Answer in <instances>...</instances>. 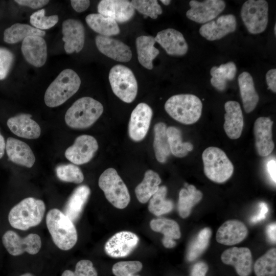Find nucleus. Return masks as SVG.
<instances>
[{
  "instance_id": "obj_15",
  "label": "nucleus",
  "mask_w": 276,
  "mask_h": 276,
  "mask_svg": "<svg viewBox=\"0 0 276 276\" xmlns=\"http://www.w3.org/2000/svg\"><path fill=\"white\" fill-rule=\"evenodd\" d=\"M62 40L67 54L79 53L83 49L85 41V29L79 20L70 18L62 24Z\"/></svg>"
},
{
  "instance_id": "obj_26",
  "label": "nucleus",
  "mask_w": 276,
  "mask_h": 276,
  "mask_svg": "<svg viewBox=\"0 0 276 276\" xmlns=\"http://www.w3.org/2000/svg\"><path fill=\"white\" fill-rule=\"evenodd\" d=\"M6 150L9 159L13 163L31 168L35 162L34 154L26 143L13 137H8Z\"/></svg>"
},
{
  "instance_id": "obj_53",
  "label": "nucleus",
  "mask_w": 276,
  "mask_h": 276,
  "mask_svg": "<svg viewBox=\"0 0 276 276\" xmlns=\"http://www.w3.org/2000/svg\"><path fill=\"white\" fill-rule=\"evenodd\" d=\"M276 163L275 160L272 159L270 160L267 164V169L269 174L272 180L275 183L276 179Z\"/></svg>"
},
{
  "instance_id": "obj_56",
  "label": "nucleus",
  "mask_w": 276,
  "mask_h": 276,
  "mask_svg": "<svg viewBox=\"0 0 276 276\" xmlns=\"http://www.w3.org/2000/svg\"><path fill=\"white\" fill-rule=\"evenodd\" d=\"M20 276H34L32 274L30 273H24Z\"/></svg>"
},
{
  "instance_id": "obj_35",
  "label": "nucleus",
  "mask_w": 276,
  "mask_h": 276,
  "mask_svg": "<svg viewBox=\"0 0 276 276\" xmlns=\"http://www.w3.org/2000/svg\"><path fill=\"white\" fill-rule=\"evenodd\" d=\"M236 73L237 66L233 62L222 64L219 66H213L210 70L211 83L217 90L223 91L226 88V81L232 80Z\"/></svg>"
},
{
  "instance_id": "obj_42",
  "label": "nucleus",
  "mask_w": 276,
  "mask_h": 276,
  "mask_svg": "<svg viewBox=\"0 0 276 276\" xmlns=\"http://www.w3.org/2000/svg\"><path fill=\"white\" fill-rule=\"evenodd\" d=\"M130 3L134 10L142 14L145 18L156 19L163 13L162 8L156 0H132Z\"/></svg>"
},
{
  "instance_id": "obj_5",
  "label": "nucleus",
  "mask_w": 276,
  "mask_h": 276,
  "mask_svg": "<svg viewBox=\"0 0 276 276\" xmlns=\"http://www.w3.org/2000/svg\"><path fill=\"white\" fill-rule=\"evenodd\" d=\"M202 109L201 101L192 94L174 95L165 104V109L171 117L187 125L194 124L200 119Z\"/></svg>"
},
{
  "instance_id": "obj_31",
  "label": "nucleus",
  "mask_w": 276,
  "mask_h": 276,
  "mask_svg": "<svg viewBox=\"0 0 276 276\" xmlns=\"http://www.w3.org/2000/svg\"><path fill=\"white\" fill-rule=\"evenodd\" d=\"M161 179L159 175L152 170L145 173L142 181L135 189V193L139 201L142 203L148 202L157 192Z\"/></svg>"
},
{
  "instance_id": "obj_28",
  "label": "nucleus",
  "mask_w": 276,
  "mask_h": 276,
  "mask_svg": "<svg viewBox=\"0 0 276 276\" xmlns=\"http://www.w3.org/2000/svg\"><path fill=\"white\" fill-rule=\"evenodd\" d=\"M238 81L244 109L246 113H250L255 109L259 100L253 78L249 73L244 72L239 75Z\"/></svg>"
},
{
  "instance_id": "obj_17",
  "label": "nucleus",
  "mask_w": 276,
  "mask_h": 276,
  "mask_svg": "<svg viewBox=\"0 0 276 276\" xmlns=\"http://www.w3.org/2000/svg\"><path fill=\"white\" fill-rule=\"evenodd\" d=\"M272 125L273 121L268 117H259L255 122L254 132L255 147L257 153L261 156L268 155L274 149Z\"/></svg>"
},
{
  "instance_id": "obj_8",
  "label": "nucleus",
  "mask_w": 276,
  "mask_h": 276,
  "mask_svg": "<svg viewBox=\"0 0 276 276\" xmlns=\"http://www.w3.org/2000/svg\"><path fill=\"white\" fill-rule=\"evenodd\" d=\"M108 78L112 90L117 97L127 103L134 101L137 93V82L129 68L117 64L111 68Z\"/></svg>"
},
{
  "instance_id": "obj_16",
  "label": "nucleus",
  "mask_w": 276,
  "mask_h": 276,
  "mask_svg": "<svg viewBox=\"0 0 276 276\" xmlns=\"http://www.w3.org/2000/svg\"><path fill=\"white\" fill-rule=\"evenodd\" d=\"M237 27L236 17L232 14L223 15L216 20L202 25L199 29L201 36L210 41L219 40L234 32Z\"/></svg>"
},
{
  "instance_id": "obj_55",
  "label": "nucleus",
  "mask_w": 276,
  "mask_h": 276,
  "mask_svg": "<svg viewBox=\"0 0 276 276\" xmlns=\"http://www.w3.org/2000/svg\"><path fill=\"white\" fill-rule=\"evenodd\" d=\"M164 5L168 6L171 3L170 0H161L160 1Z\"/></svg>"
},
{
  "instance_id": "obj_18",
  "label": "nucleus",
  "mask_w": 276,
  "mask_h": 276,
  "mask_svg": "<svg viewBox=\"0 0 276 276\" xmlns=\"http://www.w3.org/2000/svg\"><path fill=\"white\" fill-rule=\"evenodd\" d=\"M95 42L101 53L116 61L127 62L132 58L129 47L120 40L99 35L96 37Z\"/></svg>"
},
{
  "instance_id": "obj_19",
  "label": "nucleus",
  "mask_w": 276,
  "mask_h": 276,
  "mask_svg": "<svg viewBox=\"0 0 276 276\" xmlns=\"http://www.w3.org/2000/svg\"><path fill=\"white\" fill-rule=\"evenodd\" d=\"M221 259L224 264L233 266L239 276H248L251 272L252 255L247 247L229 248L223 251Z\"/></svg>"
},
{
  "instance_id": "obj_14",
  "label": "nucleus",
  "mask_w": 276,
  "mask_h": 276,
  "mask_svg": "<svg viewBox=\"0 0 276 276\" xmlns=\"http://www.w3.org/2000/svg\"><path fill=\"white\" fill-rule=\"evenodd\" d=\"M139 242L138 236L129 231L116 233L106 242L104 250L112 258H123L131 254Z\"/></svg>"
},
{
  "instance_id": "obj_11",
  "label": "nucleus",
  "mask_w": 276,
  "mask_h": 276,
  "mask_svg": "<svg viewBox=\"0 0 276 276\" xmlns=\"http://www.w3.org/2000/svg\"><path fill=\"white\" fill-rule=\"evenodd\" d=\"M98 149V144L93 136L84 134L78 136L73 145L65 152L66 158L75 165L89 162Z\"/></svg>"
},
{
  "instance_id": "obj_9",
  "label": "nucleus",
  "mask_w": 276,
  "mask_h": 276,
  "mask_svg": "<svg viewBox=\"0 0 276 276\" xmlns=\"http://www.w3.org/2000/svg\"><path fill=\"white\" fill-rule=\"evenodd\" d=\"M241 17L248 32L257 34L264 32L268 22V4L265 0H248L241 9Z\"/></svg>"
},
{
  "instance_id": "obj_45",
  "label": "nucleus",
  "mask_w": 276,
  "mask_h": 276,
  "mask_svg": "<svg viewBox=\"0 0 276 276\" xmlns=\"http://www.w3.org/2000/svg\"><path fill=\"white\" fill-rule=\"evenodd\" d=\"M97 272L93 263L88 260H82L77 262L75 271L65 270L61 276H97Z\"/></svg>"
},
{
  "instance_id": "obj_22",
  "label": "nucleus",
  "mask_w": 276,
  "mask_h": 276,
  "mask_svg": "<svg viewBox=\"0 0 276 276\" xmlns=\"http://www.w3.org/2000/svg\"><path fill=\"white\" fill-rule=\"evenodd\" d=\"M21 49L26 60L31 65L39 67L45 64L47 47L42 37L30 36L26 37L22 40Z\"/></svg>"
},
{
  "instance_id": "obj_23",
  "label": "nucleus",
  "mask_w": 276,
  "mask_h": 276,
  "mask_svg": "<svg viewBox=\"0 0 276 276\" xmlns=\"http://www.w3.org/2000/svg\"><path fill=\"white\" fill-rule=\"evenodd\" d=\"M247 234V228L242 222L238 220H229L219 227L216 239L220 244L233 245L242 242Z\"/></svg>"
},
{
  "instance_id": "obj_27",
  "label": "nucleus",
  "mask_w": 276,
  "mask_h": 276,
  "mask_svg": "<svg viewBox=\"0 0 276 276\" xmlns=\"http://www.w3.org/2000/svg\"><path fill=\"white\" fill-rule=\"evenodd\" d=\"M90 194L89 188L81 185L74 190L66 201L63 213L74 223L80 218Z\"/></svg>"
},
{
  "instance_id": "obj_51",
  "label": "nucleus",
  "mask_w": 276,
  "mask_h": 276,
  "mask_svg": "<svg viewBox=\"0 0 276 276\" xmlns=\"http://www.w3.org/2000/svg\"><path fill=\"white\" fill-rule=\"evenodd\" d=\"M71 4L73 8L80 13L86 10L89 6L90 1L88 0H72Z\"/></svg>"
},
{
  "instance_id": "obj_13",
  "label": "nucleus",
  "mask_w": 276,
  "mask_h": 276,
  "mask_svg": "<svg viewBox=\"0 0 276 276\" xmlns=\"http://www.w3.org/2000/svg\"><path fill=\"white\" fill-rule=\"evenodd\" d=\"M152 114V110L147 104L140 103L136 106L131 112L128 125V134L132 140L139 142L145 138Z\"/></svg>"
},
{
  "instance_id": "obj_47",
  "label": "nucleus",
  "mask_w": 276,
  "mask_h": 276,
  "mask_svg": "<svg viewBox=\"0 0 276 276\" xmlns=\"http://www.w3.org/2000/svg\"><path fill=\"white\" fill-rule=\"evenodd\" d=\"M259 208V213L251 217L250 219V221L252 223H257L264 220L266 217L269 210L267 204L263 202H260Z\"/></svg>"
},
{
  "instance_id": "obj_24",
  "label": "nucleus",
  "mask_w": 276,
  "mask_h": 276,
  "mask_svg": "<svg viewBox=\"0 0 276 276\" xmlns=\"http://www.w3.org/2000/svg\"><path fill=\"white\" fill-rule=\"evenodd\" d=\"M224 129L232 140L239 138L244 125L243 116L240 104L235 101H227L224 104Z\"/></svg>"
},
{
  "instance_id": "obj_44",
  "label": "nucleus",
  "mask_w": 276,
  "mask_h": 276,
  "mask_svg": "<svg viewBox=\"0 0 276 276\" xmlns=\"http://www.w3.org/2000/svg\"><path fill=\"white\" fill-rule=\"evenodd\" d=\"M143 268L139 261H121L115 263L112 271L115 276H130L139 272Z\"/></svg>"
},
{
  "instance_id": "obj_32",
  "label": "nucleus",
  "mask_w": 276,
  "mask_h": 276,
  "mask_svg": "<svg viewBox=\"0 0 276 276\" xmlns=\"http://www.w3.org/2000/svg\"><path fill=\"white\" fill-rule=\"evenodd\" d=\"M202 193L192 185H187V189H181L179 193L178 211L179 216L186 218L190 215L192 208L202 198Z\"/></svg>"
},
{
  "instance_id": "obj_46",
  "label": "nucleus",
  "mask_w": 276,
  "mask_h": 276,
  "mask_svg": "<svg viewBox=\"0 0 276 276\" xmlns=\"http://www.w3.org/2000/svg\"><path fill=\"white\" fill-rule=\"evenodd\" d=\"M14 60V56L10 51L0 48V80L7 77Z\"/></svg>"
},
{
  "instance_id": "obj_40",
  "label": "nucleus",
  "mask_w": 276,
  "mask_h": 276,
  "mask_svg": "<svg viewBox=\"0 0 276 276\" xmlns=\"http://www.w3.org/2000/svg\"><path fill=\"white\" fill-rule=\"evenodd\" d=\"M256 276H275L276 249L271 248L260 257L254 266Z\"/></svg>"
},
{
  "instance_id": "obj_50",
  "label": "nucleus",
  "mask_w": 276,
  "mask_h": 276,
  "mask_svg": "<svg viewBox=\"0 0 276 276\" xmlns=\"http://www.w3.org/2000/svg\"><path fill=\"white\" fill-rule=\"evenodd\" d=\"M266 81L268 88L273 93L276 92V69L269 70L266 74Z\"/></svg>"
},
{
  "instance_id": "obj_54",
  "label": "nucleus",
  "mask_w": 276,
  "mask_h": 276,
  "mask_svg": "<svg viewBox=\"0 0 276 276\" xmlns=\"http://www.w3.org/2000/svg\"><path fill=\"white\" fill-rule=\"evenodd\" d=\"M6 148V143L3 136L0 132V159L3 156Z\"/></svg>"
},
{
  "instance_id": "obj_52",
  "label": "nucleus",
  "mask_w": 276,
  "mask_h": 276,
  "mask_svg": "<svg viewBox=\"0 0 276 276\" xmlns=\"http://www.w3.org/2000/svg\"><path fill=\"white\" fill-rule=\"evenodd\" d=\"M275 231H276L275 222L269 224L268 225H267L266 229V234L269 240L273 243H275V240H276Z\"/></svg>"
},
{
  "instance_id": "obj_12",
  "label": "nucleus",
  "mask_w": 276,
  "mask_h": 276,
  "mask_svg": "<svg viewBox=\"0 0 276 276\" xmlns=\"http://www.w3.org/2000/svg\"><path fill=\"white\" fill-rule=\"evenodd\" d=\"M191 7L186 12L187 18L199 24H205L213 20L225 8V3L222 0H205L199 2L190 1Z\"/></svg>"
},
{
  "instance_id": "obj_3",
  "label": "nucleus",
  "mask_w": 276,
  "mask_h": 276,
  "mask_svg": "<svg viewBox=\"0 0 276 276\" xmlns=\"http://www.w3.org/2000/svg\"><path fill=\"white\" fill-rule=\"evenodd\" d=\"M81 79L73 70L62 71L47 88L44 102L49 107L61 105L73 96L79 89Z\"/></svg>"
},
{
  "instance_id": "obj_37",
  "label": "nucleus",
  "mask_w": 276,
  "mask_h": 276,
  "mask_svg": "<svg viewBox=\"0 0 276 276\" xmlns=\"http://www.w3.org/2000/svg\"><path fill=\"white\" fill-rule=\"evenodd\" d=\"M150 226L153 231L164 235L162 240L178 239L181 237L179 226L173 220L166 218L153 219Z\"/></svg>"
},
{
  "instance_id": "obj_25",
  "label": "nucleus",
  "mask_w": 276,
  "mask_h": 276,
  "mask_svg": "<svg viewBox=\"0 0 276 276\" xmlns=\"http://www.w3.org/2000/svg\"><path fill=\"white\" fill-rule=\"evenodd\" d=\"M31 117L27 113L16 115L8 120L7 126L11 132L18 136L28 139H37L40 135L41 129Z\"/></svg>"
},
{
  "instance_id": "obj_39",
  "label": "nucleus",
  "mask_w": 276,
  "mask_h": 276,
  "mask_svg": "<svg viewBox=\"0 0 276 276\" xmlns=\"http://www.w3.org/2000/svg\"><path fill=\"white\" fill-rule=\"evenodd\" d=\"M212 231L209 227L202 229L190 244L187 254V258L190 262L198 258L208 248Z\"/></svg>"
},
{
  "instance_id": "obj_48",
  "label": "nucleus",
  "mask_w": 276,
  "mask_h": 276,
  "mask_svg": "<svg viewBox=\"0 0 276 276\" xmlns=\"http://www.w3.org/2000/svg\"><path fill=\"white\" fill-rule=\"evenodd\" d=\"M15 2L20 5L27 6L32 9H38L49 3L47 0H15Z\"/></svg>"
},
{
  "instance_id": "obj_1",
  "label": "nucleus",
  "mask_w": 276,
  "mask_h": 276,
  "mask_svg": "<svg viewBox=\"0 0 276 276\" xmlns=\"http://www.w3.org/2000/svg\"><path fill=\"white\" fill-rule=\"evenodd\" d=\"M46 224L54 244L60 249L72 248L78 240L74 222L57 209L50 210L46 216Z\"/></svg>"
},
{
  "instance_id": "obj_10",
  "label": "nucleus",
  "mask_w": 276,
  "mask_h": 276,
  "mask_svg": "<svg viewBox=\"0 0 276 276\" xmlns=\"http://www.w3.org/2000/svg\"><path fill=\"white\" fill-rule=\"evenodd\" d=\"M3 244L11 255L17 256L25 252L35 255L40 250L42 243L39 235L30 234L24 238L20 237L13 231H8L2 237Z\"/></svg>"
},
{
  "instance_id": "obj_36",
  "label": "nucleus",
  "mask_w": 276,
  "mask_h": 276,
  "mask_svg": "<svg viewBox=\"0 0 276 276\" xmlns=\"http://www.w3.org/2000/svg\"><path fill=\"white\" fill-rule=\"evenodd\" d=\"M166 133L171 153L173 155L177 157H183L193 150V146L191 143L182 142L181 132L177 127H168Z\"/></svg>"
},
{
  "instance_id": "obj_4",
  "label": "nucleus",
  "mask_w": 276,
  "mask_h": 276,
  "mask_svg": "<svg viewBox=\"0 0 276 276\" xmlns=\"http://www.w3.org/2000/svg\"><path fill=\"white\" fill-rule=\"evenodd\" d=\"M103 110L102 104L98 101L89 97H82L67 109L65 121L73 128H87L100 118Z\"/></svg>"
},
{
  "instance_id": "obj_41",
  "label": "nucleus",
  "mask_w": 276,
  "mask_h": 276,
  "mask_svg": "<svg viewBox=\"0 0 276 276\" xmlns=\"http://www.w3.org/2000/svg\"><path fill=\"white\" fill-rule=\"evenodd\" d=\"M57 177L63 181L80 183L84 180L81 169L76 165L68 164L58 166L56 168Z\"/></svg>"
},
{
  "instance_id": "obj_38",
  "label": "nucleus",
  "mask_w": 276,
  "mask_h": 276,
  "mask_svg": "<svg viewBox=\"0 0 276 276\" xmlns=\"http://www.w3.org/2000/svg\"><path fill=\"white\" fill-rule=\"evenodd\" d=\"M167 188L165 186L159 187L157 192L149 200L148 210L153 215L159 216L171 212L173 208V203L170 200L167 199Z\"/></svg>"
},
{
  "instance_id": "obj_29",
  "label": "nucleus",
  "mask_w": 276,
  "mask_h": 276,
  "mask_svg": "<svg viewBox=\"0 0 276 276\" xmlns=\"http://www.w3.org/2000/svg\"><path fill=\"white\" fill-rule=\"evenodd\" d=\"M155 42L154 37L151 36L142 35L135 40L138 60L143 66L150 70L153 67L152 61L159 54L154 47Z\"/></svg>"
},
{
  "instance_id": "obj_49",
  "label": "nucleus",
  "mask_w": 276,
  "mask_h": 276,
  "mask_svg": "<svg viewBox=\"0 0 276 276\" xmlns=\"http://www.w3.org/2000/svg\"><path fill=\"white\" fill-rule=\"evenodd\" d=\"M208 270V265L204 262H199L192 267L191 276H205Z\"/></svg>"
},
{
  "instance_id": "obj_34",
  "label": "nucleus",
  "mask_w": 276,
  "mask_h": 276,
  "mask_svg": "<svg viewBox=\"0 0 276 276\" xmlns=\"http://www.w3.org/2000/svg\"><path fill=\"white\" fill-rule=\"evenodd\" d=\"M167 128L163 122H158L154 126L153 148L156 158L160 163H165L171 154Z\"/></svg>"
},
{
  "instance_id": "obj_6",
  "label": "nucleus",
  "mask_w": 276,
  "mask_h": 276,
  "mask_svg": "<svg viewBox=\"0 0 276 276\" xmlns=\"http://www.w3.org/2000/svg\"><path fill=\"white\" fill-rule=\"evenodd\" d=\"M204 173L212 181L222 183L227 180L234 172V166L225 153L216 147H209L203 152Z\"/></svg>"
},
{
  "instance_id": "obj_21",
  "label": "nucleus",
  "mask_w": 276,
  "mask_h": 276,
  "mask_svg": "<svg viewBox=\"0 0 276 276\" xmlns=\"http://www.w3.org/2000/svg\"><path fill=\"white\" fill-rule=\"evenodd\" d=\"M158 43L171 56H182L188 50V44L183 35L179 31L168 28L158 32L154 37Z\"/></svg>"
},
{
  "instance_id": "obj_30",
  "label": "nucleus",
  "mask_w": 276,
  "mask_h": 276,
  "mask_svg": "<svg viewBox=\"0 0 276 276\" xmlns=\"http://www.w3.org/2000/svg\"><path fill=\"white\" fill-rule=\"evenodd\" d=\"M85 21L93 31L102 36L110 37L118 35L120 32L119 26L114 20L99 13L88 14Z\"/></svg>"
},
{
  "instance_id": "obj_33",
  "label": "nucleus",
  "mask_w": 276,
  "mask_h": 276,
  "mask_svg": "<svg viewBox=\"0 0 276 276\" xmlns=\"http://www.w3.org/2000/svg\"><path fill=\"white\" fill-rule=\"evenodd\" d=\"M45 35V31L28 24L16 23L5 30L4 40L8 43L13 44L23 40L28 36H38L42 37Z\"/></svg>"
},
{
  "instance_id": "obj_57",
  "label": "nucleus",
  "mask_w": 276,
  "mask_h": 276,
  "mask_svg": "<svg viewBox=\"0 0 276 276\" xmlns=\"http://www.w3.org/2000/svg\"><path fill=\"white\" fill-rule=\"evenodd\" d=\"M274 33L275 36L276 35V24H275L274 27Z\"/></svg>"
},
{
  "instance_id": "obj_2",
  "label": "nucleus",
  "mask_w": 276,
  "mask_h": 276,
  "mask_svg": "<svg viewBox=\"0 0 276 276\" xmlns=\"http://www.w3.org/2000/svg\"><path fill=\"white\" fill-rule=\"evenodd\" d=\"M45 211L44 202L28 197L13 206L8 215L10 224L14 228L26 231L41 222Z\"/></svg>"
},
{
  "instance_id": "obj_58",
  "label": "nucleus",
  "mask_w": 276,
  "mask_h": 276,
  "mask_svg": "<svg viewBox=\"0 0 276 276\" xmlns=\"http://www.w3.org/2000/svg\"><path fill=\"white\" fill-rule=\"evenodd\" d=\"M130 276H140V275L135 274L131 275Z\"/></svg>"
},
{
  "instance_id": "obj_43",
  "label": "nucleus",
  "mask_w": 276,
  "mask_h": 276,
  "mask_svg": "<svg viewBox=\"0 0 276 276\" xmlns=\"http://www.w3.org/2000/svg\"><path fill=\"white\" fill-rule=\"evenodd\" d=\"M58 19L57 15L45 16V10L41 9L31 15L30 21L33 27L43 31L54 27L58 22Z\"/></svg>"
},
{
  "instance_id": "obj_20",
  "label": "nucleus",
  "mask_w": 276,
  "mask_h": 276,
  "mask_svg": "<svg viewBox=\"0 0 276 276\" xmlns=\"http://www.w3.org/2000/svg\"><path fill=\"white\" fill-rule=\"evenodd\" d=\"M97 9L99 14L120 23L129 21L135 14L130 2L126 0H102L99 3Z\"/></svg>"
},
{
  "instance_id": "obj_7",
  "label": "nucleus",
  "mask_w": 276,
  "mask_h": 276,
  "mask_svg": "<svg viewBox=\"0 0 276 276\" xmlns=\"http://www.w3.org/2000/svg\"><path fill=\"white\" fill-rule=\"evenodd\" d=\"M98 185L114 207L123 209L128 205L130 196L128 188L114 169H106L100 176Z\"/></svg>"
}]
</instances>
